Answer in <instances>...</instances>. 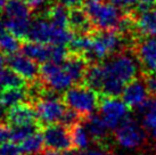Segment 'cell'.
<instances>
[{"label": "cell", "instance_id": "1", "mask_svg": "<svg viewBox=\"0 0 156 155\" xmlns=\"http://www.w3.org/2000/svg\"><path fill=\"white\" fill-rule=\"evenodd\" d=\"M128 49L119 52L112 59L103 64L104 82L100 95L119 97L122 95L126 86L137 78L138 65L134 57L128 54Z\"/></svg>", "mask_w": 156, "mask_h": 155}, {"label": "cell", "instance_id": "2", "mask_svg": "<svg viewBox=\"0 0 156 155\" xmlns=\"http://www.w3.org/2000/svg\"><path fill=\"white\" fill-rule=\"evenodd\" d=\"M62 98L67 107L80 113L83 119L92 115L96 110L99 108L100 94L84 83L69 88Z\"/></svg>", "mask_w": 156, "mask_h": 155}, {"label": "cell", "instance_id": "3", "mask_svg": "<svg viewBox=\"0 0 156 155\" xmlns=\"http://www.w3.org/2000/svg\"><path fill=\"white\" fill-rule=\"evenodd\" d=\"M83 8L95 30H117L123 15L112 2H84Z\"/></svg>", "mask_w": 156, "mask_h": 155}, {"label": "cell", "instance_id": "4", "mask_svg": "<svg viewBox=\"0 0 156 155\" xmlns=\"http://www.w3.org/2000/svg\"><path fill=\"white\" fill-rule=\"evenodd\" d=\"M100 115L104 119L109 130L117 129L120 125L129 119L130 106L117 97H108L100 95L99 104Z\"/></svg>", "mask_w": 156, "mask_h": 155}, {"label": "cell", "instance_id": "5", "mask_svg": "<svg viewBox=\"0 0 156 155\" xmlns=\"http://www.w3.org/2000/svg\"><path fill=\"white\" fill-rule=\"evenodd\" d=\"M39 78L44 82V85L56 91L67 90L74 86L73 79L62 64L55 62H46L40 66Z\"/></svg>", "mask_w": 156, "mask_h": 155}, {"label": "cell", "instance_id": "6", "mask_svg": "<svg viewBox=\"0 0 156 155\" xmlns=\"http://www.w3.org/2000/svg\"><path fill=\"white\" fill-rule=\"evenodd\" d=\"M33 106L41 128L61 122L62 116L67 108L63 98H42L35 102Z\"/></svg>", "mask_w": 156, "mask_h": 155}, {"label": "cell", "instance_id": "7", "mask_svg": "<svg viewBox=\"0 0 156 155\" xmlns=\"http://www.w3.org/2000/svg\"><path fill=\"white\" fill-rule=\"evenodd\" d=\"M44 146L59 152H69L74 148L72 131L63 124H51L42 129Z\"/></svg>", "mask_w": 156, "mask_h": 155}, {"label": "cell", "instance_id": "8", "mask_svg": "<svg viewBox=\"0 0 156 155\" xmlns=\"http://www.w3.org/2000/svg\"><path fill=\"white\" fill-rule=\"evenodd\" d=\"M115 139L117 144L126 150H136L146 140L145 130L129 117L115 129Z\"/></svg>", "mask_w": 156, "mask_h": 155}, {"label": "cell", "instance_id": "9", "mask_svg": "<svg viewBox=\"0 0 156 155\" xmlns=\"http://www.w3.org/2000/svg\"><path fill=\"white\" fill-rule=\"evenodd\" d=\"M133 48L143 73L156 72V37H140L136 40Z\"/></svg>", "mask_w": 156, "mask_h": 155}, {"label": "cell", "instance_id": "10", "mask_svg": "<svg viewBox=\"0 0 156 155\" xmlns=\"http://www.w3.org/2000/svg\"><path fill=\"white\" fill-rule=\"evenodd\" d=\"M58 29L59 27L54 25L48 18H37L31 22L26 41L54 45Z\"/></svg>", "mask_w": 156, "mask_h": 155}, {"label": "cell", "instance_id": "11", "mask_svg": "<svg viewBox=\"0 0 156 155\" xmlns=\"http://www.w3.org/2000/svg\"><path fill=\"white\" fill-rule=\"evenodd\" d=\"M7 64L16 73L22 75L26 81H33L38 79L40 74V67L35 60L31 59L24 54H12L7 57Z\"/></svg>", "mask_w": 156, "mask_h": 155}, {"label": "cell", "instance_id": "12", "mask_svg": "<svg viewBox=\"0 0 156 155\" xmlns=\"http://www.w3.org/2000/svg\"><path fill=\"white\" fill-rule=\"evenodd\" d=\"M149 97L146 85L143 78H136L126 86L122 92V98L126 105L130 107H138L139 105L145 103Z\"/></svg>", "mask_w": 156, "mask_h": 155}, {"label": "cell", "instance_id": "13", "mask_svg": "<svg viewBox=\"0 0 156 155\" xmlns=\"http://www.w3.org/2000/svg\"><path fill=\"white\" fill-rule=\"evenodd\" d=\"M6 121L9 125H22L38 122L37 112L31 103H22L8 108Z\"/></svg>", "mask_w": 156, "mask_h": 155}, {"label": "cell", "instance_id": "14", "mask_svg": "<svg viewBox=\"0 0 156 155\" xmlns=\"http://www.w3.org/2000/svg\"><path fill=\"white\" fill-rule=\"evenodd\" d=\"M69 26L74 34H91L96 31L87 12L81 7L69 8Z\"/></svg>", "mask_w": 156, "mask_h": 155}, {"label": "cell", "instance_id": "15", "mask_svg": "<svg viewBox=\"0 0 156 155\" xmlns=\"http://www.w3.org/2000/svg\"><path fill=\"white\" fill-rule=\"evenodd\" d=\"M21 50H22L24 55L30 57L31 59L35 60L37 63L42 64V63L51 60L54 45H46V43L26 41L21 46Z\"/></svg>", "mask_w": 156, "mask_h": 155}, {"label": "cell", "instance_id": "16", "mask_svg": "<svg viewBox=\"0 0 156 155\" xmlns=\"http://www.w3.org/2000/svg\"><path fill=\"white\" fill-rule=\"evenodd\" d=\"M137 31L140 37H156V8L136 12Z\"/></svg>", "mask_w": 156, "mask_h": 155}, {"label": "cell", "instance_id": "17", "mask_svg": "<svg viewBox=\"0 0 156 155\" xmlns=\"http://www.w3.org/2000/svg\"><path fill=\"white\" fill-rule=\"evenodd\" d=\"M83 121H84V127H86L91 139L97 142L98 145H103L106 139V136H107L108 127L106 125L101 115L92 114V115L86 117Z\"/></svg>", "mask_w": 156, "mask_h": 155}, {"label": "cell", "instance_id": "18", "mask_svg": "<svg viewBox=\"0 0 156 155\" xmlns=\"http://www.w3.org/2000/svg\"><path fill=\"white\" fill-rule=\"evenodd\" d=\"M26 100H29L26 87H24V88H9V89L0 90V103L4 105L5 108H10L18 105V104L24 103Z\"/></svg>", "mask_w": 156, "mask_h": 155}, {"label": "cell", "instance_id": "19", "mask_svg": "<svg viewBox=\"0 0 156 155\" xmlns=\"http://www.w3.org/2000/svg\"><path fill=\"white\" fill-rule=\"evenodd\" d=\"M4 9L7 18L14 20H30L32 13V7L25 0H9Z\"/></svg>", "mask_w": 156, "mask_h": 155}, {"label": "cell", "instance_id": "20", "mask_svg": "<svg viewBox=\"0 0 156 155\" xmlns=\"http://www.w3.org/2000/svg\"><path fill=\"white\" fill-rule=\"evenodd\" d=\"M46 16L57 27H69V8L64 5L56 2V4L49 6V8L47 9V13H46Z\"/></svg>", "mask_w": 156, "mask_h": 155}, {"label": "cell", "instance_id": "21", "mask_svg": "<svg viewBox=\"0 0 156 155\" xmlns=\"http://www.w3.org/2000/svg\"><path fill=\"white\" fill-rule=\"evenodd\" d=\"M103 82H104V70H103V65H99V63L90 64L87 70V72H86L83 83L86 86L95 89L96 91L100 92L101 87H103Z\"/></svg>", "mask_w": 156, "mask_h": 155}, {"label": "cell", "instance_id": "22", "mask_svg": "<svg viewBox=\"0 0 156 155\" xmlns=\"http://www.w3.org/2000/svg\"><path fill=\"white\" fill-rule=\"evenodd\" d=\"M92 47V33L91 34H75L69 43L67 49L72 54L81 55L86 58Z\"/></svg>", "mask_w": 156, "mask_h": 155}, {"label": "cell", "instance_id": "23", "mask_svg": "<svg viewBox=\"0 0 156 155\" xmlns=\"http://www.w3.org/2000/svg\"><path fill=\"white\" fill-rule=\"evenodd\" d=\"M24 87H26V80L10 67L8 69L5 67L0 72V90L9 88H24Z\"/></svg>", "mask_w": 156, "mask_h": 155}, {"label": "cell", "instance_id": "24", "mask_svg": "<svg viewBox=\"0 0 156 155\" xmlns=\"http://www.w3.org/2000/svg\"><path fill=\"white\" fill-rule=\"evenodd\" d=\"M44 140L42 132H35L21 142V151L25 155H39L44 150Z\"/></svg>", "mask_w": 156, "mask_h": 155}, {"label": "cell", "instance_id": "25", "mask_svg": "<svg viewBox=\"0 0 156 155\" xmlns=\"http://www.w3.org/2000/svg\"><path fill=\"white\" fill-rule=\"evenodd\" d=\"M41 129V125L38 122L34 123H29V124H22V125H13L12 127V137L10 140L16 144H21L23 140H25L27 137H30L31 135L38 132Z\"/></svg>", "mask_w": 156, "mask_h": 155}, {"label": "cell", "instance_id": "26", "mask_svg": "<svg viewBox=\"0 0 156 155\" xmlns=\"http://www.w3.org/2000/svg\"><path fill=\"white\" fill-rule=\"evenodd\" d=\"M5 24L7 26L8 32L14 34L18 39H26L29 30H30L31 21L30 20H14V18H7Z\"/></svg>", "mask_w": 156, "mask_h": 155}, {"label": "cell", "instance_id": "27", "mask_svg": "<svg viewBox=\"0 0 156 155\" xmlns=\"http://www.w3.org/2000/svg\"><path fill=\"white\" fill-rule=\"evenodd\" d=\"M71 131H72L74 148H78L80 151L86 150L89 146V142H90V139H89L90 136L88 134L86 127L82 125L81 123H78V124H75L74 127L71 128Z\"/></svg>", "mask_w": 156, "mask_h": 155}, {"label": "cell", "instance_id": "28", "mask_svg": "<svg viewBox=\"0 0 156 155\" xmlns=\"http://www.w3.org/2000/svg\"><path fill=\"white\" fill-rule=\"evenodd\" d=\"M21 48L18 38H16L10 32H6L0 35V52L6 55H12L17 52V50Z\"/></svg>", "mask_w": 156, "mask_h": 155}, {"label": "cell", "instance_id": "29", "mask_svg": "<svg viewBox=\"0 0 156 155\" xmlns=\"http://www.w3.org/2000/svg\"><path fill=\"white\" fill-rule=\"evenodd\" d=\"M143 124L146 129H156V97H152L146 112L144 113Z\"/></svg>", "mask_w": 156, "mask_h": 155}, {"label": "cell", "instance_id": "30", "mask_svg": "<svg viewBox=\"0 0 156 155\" xmlns=\"http://www.w3.org/2000/svg\"><path fill=\"white\" fill-rule=\"evenodd\" d=\"M144 82L146 85L148 94L151 97H156V72L141 74Z\"/></svg>", "mask_w": 156, "mask_h": 155}, {"label": "cell", "instance_id": "31", "mask_svg": "<svg viewBox=\"0 0 156 155\" xmlns=\"http://www.w3.org/2000/svg\"><path fill=\"white\" fill-rule=\"evenodd\" d=\"M21 147L16 142H7L0 144V155H21Z\"/></svg>", "mask_w": 156, "mask_h": 155}, {"label": "cell", "instance_id": "32", "mask_svg": "<svg viewBox=\"0 0 156 155\" xmlns=\"http://www.w3.org/2000/svg\"><path fill=\"white\" fill-rule=\"evenodd\" d=\"M12 128H9L7 122H0V144H4L10 140Z\"/></svg>", "mask_w": 156, "mask_h": 155}, {"label": "cell", "instance_id": "33", "mask_svg": "<svg viewBox=\"0 0 156 155\" xmlns=\"http://www.w3.org/2000/svg\"><path fill=\"white\" fill-rule=\"evenodd\" d=\"M156 5V0H139L138 6H137V10L136 12H145L147 9L153 8Z\"/></svg>", "mask_w": 156, "mask_h": 155}, {"label": "cell", "instance_id": "34", "mask_svg": "<svg viewBox=\"0 0 156 155\" xmlns=\"http://www.w3.org/2000/svg\"><path fill=\"white\" fill-rule=\"evenodd\" d=\"M113 5H115L116 7H121V8H126V7H131L133 5H138L139 0H111Z\"/></svg>", "mask_w": 156, "mask_h": 155}, {"label": "cell", "instance_id": "35", "mask_svg": "<svg viewBox=\"0 0 156 155\" xmlns=\"http://www.w3.org/2000/svg\"><path fill=\"white\" fill-rule=\"evenodd\" d=\"M57 2L64 5L69 8H73V7H81V5L84 4V0H57Z\"/></svg>", "mask_w": 156, "mask_h": 155}, {"label": "cell", "instance_id": "36", "mask_svg": "<svg viewBox=\"0 0 156 155\" xmlns=\"http://www.w3.org/2000/svg\"><path fill=\"white\" fill-rule=\"evenodd\" d=\"M39 155H62V152L46 147V148H44V150H42V152H41Z\"/></svg>", "mask_w": 156, "mask_h": 155}, {"label": "cell", "instance_id": "37", "mask_svg": "<svg viewBox=\"0 0 156 155\" xmlns=\"http://www.w3.org/2000/svg\"><path fill=\"white\" fill-rule=\"evenodd\" d=\"M25 1L30 5L32 8H37V7H39V6L44 4L46 0H25Z\"/></svg>", "mask_w": 156, "mask_h": 155}, {"label": "cell", "instance_id": "38", "mask_svg": "<svg viewBox=\"0 0 156 155\" xmlns=\"http://www.w3.org/2000/svg\"><path fill=\"white\" fill-rule=\"evenodd\" d=\"M6 63H7V58H5V56L2 55V52H0V72L5 69Z\"/></svg>", "mask_w": 156, "mask_h": 155}, {"label": "cell", "instance_id": "39", "mask_svg": "<svg viewBox=\"0 0 156 155\" xmlns=\"http://www.w3.org/2000/svg\"><path fill=\"white\" fill-rule=\"evenodd\" d=\"M87 155H112V154L105 153V152H101V151H91V152H89Z\"/></svg>", "mask_w": 156, "mask_h": 155}, {"label": "cell", "instance_id": "40", "mask_svg": "<svg viewBox=\"0 0 156 155\" xmlns=\"http://www.w3.org/2000/svg\"><path fill=\"white\" fill-rule=\"evenodd\" d=\"M6 32H7V26H6V24H5L4 22L0 21V35L6 33Z\"/></svg>", "mask_w": 156, "mask_h": 155}, {"label": "cell", "instance_id": "41", "mask_svg": "<svg viewBox=\"0 0 156 155\" xmlns=\"http://www.w3.org/2000/svg\"><path fill=\"white\" fill-rule=\"evenodd\" d=\"M65 155H87L86 153L83 151H80L79 150V152H72V151H69V152H66V154Z\"/></svg>", "mask_w": 156, "mask_h": 155}, {"label": "cell", "instance_id": "42", "mask_svg": "<svg viewBox=\"0 0 156 155\" xmlns=\"http://www.w3.org/2000/svg\"><path fill=\"white\" fill-rule=\"evenodd\" d=\"M4 116H5V107H4V105L0 103V121L2 120Z\"/></svg>", "mask_w": 156, "mask_h": 155}, {"label": "cell", "instance_id": "43", "mask_svg": "<svg viewBox=\"0 0 156 155\" xmlns=\"http://www.w3.org/2000/svg\"><path fill=\"white\" fill-rule=\"evenodd\" d=\"M9 0H0V9H2L6 7V5L8 2Z\"/></svg>", "mask_w": 156, "mask_h": 155}, {"label": "cell", "instance_id": "44", "mask_svg": "<svg viewBox=\"0 0 156 155\" xmlns=\"http://www.w3.org/2000/svg\"><path fill=\"white\" fill-rule=\"evenodd\" d=\"M153 137H154V139L156 140V129L153 130Z\"/></svg>", "mask_w": 156, "mask_h": 155}]
</instances>
